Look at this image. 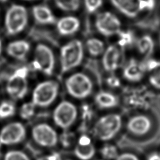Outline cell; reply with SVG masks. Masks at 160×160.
Segmentation results:
<instances>
[{
	"instance_id": "1",
	"label": "cell",
	"mask_w": 160,
	"mask_h": 160,
	"mask_svg": "<svg viewBox=\"0 0 160 160\" xmlns=\"http://www.w3.org/2000/svg\"><path fill=\"white\" fill-rule=\"evenodd\" d=\"M160 127L158 116L151 109L134 111L124 120L125 135L137 143L151 141L158 134Z\"/></svg>"
},
{
	"instance_id": "2",
	"label": "cell",
	"mask_w": 160,
	"mask_h": 160,
	"mask_svg": "<svg viewBox=\"0 0 160 160\" xmlns=\"http://www.w3.org/2000/svg\"><path fill=\"white\" fill-rule=\"evenodd\" d=\"M124 119L119 112H108L100 116L92 128L94 136L98 140L108 142L115 139L124 128Z\"/></svg>"
},
{
	"instance_id": "3",
	"label": "cell",
	"mask_w": 160,
	"mask_h": 160,
	"mask_svg": "<svg viewBox=\"0 0 160 160\" xmlns=\"http://www.w3.org/2000/svg\"><path fill=\"white\" fill-rule=\"evenodd\" d=\"M68 93L77 99H85L93 92L94 82L92 79L84 72H77L70 76L66 81Z\"/></svg>"
},
{
	"instance_id": "4",
	"label": "cell",
	"mask_w": 160,
	"mask_h": 160,
	"mask_svg": "<svg viewBox=\"0 0 160 160\" xmlns=\"http://www.w3.org/2000/svg\"><path fill=\"white\" fill-rule=\"evenodd\" d=\"M83 56L84 48L79 40L74 39L64 45L61 49V72L64 73L79 66Z\"/></svg>"
},
{
	"instance_id": "5",
	"label": "cell",
	"mask_w": 160,
	"mask_h": 160,
	"mask_svg": "<svg viewBox=\"0 0 160 160\" xmlns=\"http://www.w3.org/2000/svg\"><path fill=\"white\" fill-rule=\"evenodd\" d=\"M152 94L142 88H134L123 94L122 102L126 108L133 111L150 109L153 101Z\"/></svg>"
},
{
	"instance_id": "6",
	"label": "cell",
	"mask_w": 160,
	"mask_h": 160,
	"mask_svg": "<svg viewBox=\"0 0 160 160\" xmlns=\"http://www.w3.org/2000/svg\"><path fill=\"white\" fill-rule=\"evenodd\" d=\"M28 12L21 5H12L5 16V28L9 35H15L21 32L28 23Z\"/></svg>"
},
{
	"instance_id": "7",
	"label": "cell",
	"mask_w": 160,
	"mask_h": 160,
	"mask_svg": "<svg viewBox=\"0 0 160 160\" xmlns=\"http://www.w3.org/2000/svg\"><path fill=\"white\" fill-rule=\"evenodd\" d=\"M94 26L97 31L104 37L116 36L122 29L120 18L114 12L105 11L97 14Z\"/></svg>"
},
{
	"instance_id": "8",
	"label": "cell",
	"mask_w": 160,
	"mask_h": 160,
	"mask_svg": "<svg viewBox=\"0 0 160 160\" xmlns=\"http://www.w3.org/2000/svg\"><path fill=\"white\" fill-rule=\"evenodd\" d=\"M59 85L54 81H46L39 83L32 93V102L35 106L46 107L49 106L56 98Z\"/></svg>"
},
{
	"instance_id": "9",
	"label": "cell",
	"mask_w": 160,
	"mask_h": 160,
	"mask_svg": "<svg viewBox=\"0 0 160 160\" xmlns=\"http://www.w3.org/2000/svg\"><path fill=\"white\" fill-rule=\"evenodd\" d=\"M31 136L34 142L41 148H52L58 142L56 131L46 123H39L34 126L31 130Z\"/></svg>"
},
{
	"instance_id": "10",
	"label": "cell",
	"mask_w": 160,
	"mask_h": 160,
	"mask_svg": "<svg viewBox=\"0 0 160 160\" xmlns=\"http://www.w3.org/2000/svg\"><path fill=\"white\" fill-rule=\"evenodd\" d=\"M124 64L123 50L116 44L106 46L101 56V66L105 72L114 73Z\"/></svg>"
},
{
	"instance_id": "11",
	"label": "cell",
	"mask_w": 160,
	"mask_h": 160,
	"mask_svg": "<svg viewBox=\"0 0 160 160\" xmlns=\"http://www.w3.org/2000/svg\"><path fill=\"white\" fill-rule=\"evenodd\" d=\"M78 116L76 107L71 102L64 101L59 103L53 112V120L56 126L66 129L72 125Z\"/></svg>"
},
{
	"instance_id": "12",
	"label": "cell",
	"mask_w": 160,
	"mask_h": 160,
	"mask_svg": "<svg viewBox=\"0 0 160 160\" xmlns=\"http://www.w3.org/2000/svg\"><path fill=\"white\" fill-rule=\"evenodd\" d=\"M32 66L34 69L39 70L48 76L52 74L54 67V56L48 46L43 44L37 45Z\"/></svg>"
},
{
	"instance_id": "13",
	"label": "cell",
	"mask_w": 160,
	"mask_h": 160,
	"mask_svg": "<svg viewBox=\"0 0 160 160\" xmlns=\"http://www.w3.org/2000/svg\"><path fill=\"white\" fill-rule=\"evenodd\" d=\"M26 136V128L19 122L9 123L0 131V144L11 146L23 141Z\"/></svg>"
},
{
	"instance_id": "14",
	"label": "cell",
	"mask_w": 160,
	"mask_h": 160,
	"mask_svg": "<svg viewBox=\"0 0 160 160\" xmlns=\"http://www.w3.org/2000/svg\"><path fill=\"white\" fill-rule=\"evenodd\" d=\"M122 79L131 84L140 82L146 76L144 61L136 58H130L122 66Z\"/></svg>"
},
{
	"instance_id": "15",
	"label": "cell",
	"mask_w": 160,
	"mask_h": 160,
	"mask_svg": "<svg viewBox=\"0 0 160 160\" xmlns=\"http://www.w3.org/2000/svg\"><path fill=\"white\" fill-rule=\"evenodd\" d=\"M96 153V149L91 138L82 133L74 144V154L79 160H91Z\"/></svg>"
},
{
	"instance_id": "16",
	"label": "cell",
	"mask_w": 160,
	"mask_h": 160,
	"mask_svg": "<svg viewBox=\"0 0 160 160\" xmlns=\"http://www.w3.org/2000/svg\"><path fill=\"white\" fill-rule=\"evenodd\" d=\"M112 6L122 16L129 19H134L142 13L141 0H109Z\"/></svg>"
},
{
	"instance_id": "17",
	"label": "cell",
	"mask_w": 160,
	"mask_h": 160,
	"mask_svg": "<svg viewBox=\"0 0 160 160\" xmlns=\"http://www.w3.org/2000/svg\"><path fill=\"white\" fill-rule=\"evenodd\" d=\"M6 91L14 99H19L24 98L28 91L26 78L12 73L8 78Z\"/></svg>"
},
{
	"instance_id": "18",
	"label": "cell",
	"mask_w": 160,
	"mask_h": 160,
	"mask_svg": "<svg viewBox=\"0 0 160 160\" xmlns=\"http://www.w3.org/2000/svg\"><path fill=\"white\" fill-rule=\"evenodd\" d=\"M121 100L118 96L110 90L99 91L94 97L96 106L101 110H112L117 108Z\"/></svg>"
},
{
	"instance_id": "19",
	"label": "cell",
	"mask_w": 160,
	"mask_h": 160,
	"mask_svg": "<svg viewBox=\"0 0 160 160\" xmlns=\"http://www.w3.org/2000/svg\"><path fill=\"white\" fill-rule=\"evenodd\" d=\"M156 42L153 37L148 33H144L137 37L134 46L137 52L144 58H149L155 49Z\"/></svg>"
},
{
	"instance_id": "20",
	"label": "cell",
	"mask_w": 160,
	"mask_h": 160,
	"mask_svg": "<svg viewBox=\"0 0 160 160\" xmlns=\"http://www.w3.org/2000/svg\"><path fill=\"white\" fill-rule=\"evenodd\" d=\"M57 30L62 36L71 35L79 28L80 21L74 16H66L60 19L57 22Z\"/></svg>"
},
{
	"instance_id": "21",
	"label": "cell",
	"mask_w": 160,
	"mask_h": 160,
	"mask_svg": "<svg viewBox=\"0 0 160 160\" xmlns=\"http://www.w3.org/2000/svg\"><path fill=\"white\" fill-rule=\"evenodd\" d=\"M30 49L28 42L24 40L15 41L10 42L7 48V53L17 59H23L26 56Z\"/></svg>"
},
{
	"instance_id": "22",
	"label": "cell",
	"mask_w": 160,
	"mask_h": 160,
	"mask_svg": "<svg viewBox=\"0 0 160 160\" xmlns=\"http://www.w3.org/2000/svg\"><path fill=\"white\" fill-rule=\"evenodd\" d=\"M32 14L36 21L42 24L55 23L56 18L51 11L45 6H36L32 8Z\"/></svg>"
},
{
	"instance_id": "23",
	"label": "cell",
	"mask_w": 160,
	"mask_h": 160,
	"mask_svg": "<svg viewBox=\"0 0 160 160\" xmlns=\"http://www.w3.org/2000/svg\"><path fill=\"white\" fill-rule=\"evenodd\" d=\"M116 44L122 50L134 46L137 36L131 29H121L116 35Z\"/></svg>"
},
{
	"instance_id": "24",
	"label": "cell",
	"mask_w": 160,
	"mask_h": 160,
	"mask_svg": "<svg viewBox=\"0 0 160 160\" xmlns=\"http://www.w3.org/2000/svg\"><path fill=\"white\" fill-rule=\"evenodd\" d=\"M86 48L91 57L98 58L102 56L106 46L101 39L92 37L86 41Z\"/></svg>"
},
{
	"instance_id": "25",
	"label": "cell",
	"mask_w": 160,
	"mask_h": 160,
	"mask_svg": "<svg viewBox=\"0 0 160 160\" xmlns=\"http://www.w3.org/2000/svg\"><path fill=\"white\" fill-rule=\"evenodd\" d=\"M149 87L156 92H160V60L158 64L146 74Z\"/></svg>"
},
{
	"instance_id": "26",
	"label": "cell",
	"mask_w": 160,
	"mask_h": 160,
	"mask_svg": "<svg viewBox=\"0 0 160 160\" xmlns=\"http://www.w3.org/2000/svg\"><path fill=\"white\" fill-rule=\"evenodd\" d=\"M119 152L118 148L109 142H105L99 149V154L104 160H115Z\"/></svg>"
},
{
	"instance_id": "27",
	"label": "cell",
	"mask_w": 160,
	"mask_h": 160,
	"mask_svg": "<svg viewBox=\"0 0 160 160\" xmlns=\"http://www.w3.org/2000/svg\"><path fill=\"white\" fill-rule=\"evenodd\" d=\"M29 34L32 37V38L36 40L46 41L49 42L54 45H56L57 44L56 39L54 38V37L51 34V32L46 30L33 28L31 30Z\"/></svg>"
},
{
	"instance_id": "28",
	"label": "cell",
	"mask_w": 160,
	"mask_h": 160,
	"mask_svg": "<svg viewBox=\"0 0 160 160\" xmlns=\"http://www.w3.org/2000/svg\"><path fill=\"white\" fill-rule=\"evenodd\" d=\"M94 116V112L91 107L85 104L82 106L81 108V118L82 123L79 126V130L82 132L85 133L84 131L87 129L88 124L90 122Z\"/></svg>"
},
{
	"instance_id": "29",
	"label": "cell",
	"mask_w": 160,
	"mask_h": 160,
	"mask_svg": "<svg viewBox=\"0 0 160 160\" xmlns=\"http://www.w3.org/2000/svg\"><path fill=\"white\" fill-rule=\"evenodd\" d=\"M104 84L109 90L114 91L119 89L122 86L121 79L114 73H108L104 78Z\"/></svg>"
},
{
	"instance_id": "30",
	"label": "cell",
	"mask_w": 160,
	"mask_h": 160,
	"mask_svg": "<svg viewBox=\"0 0 160 160\" xmlns=\"http://www.w3.org/2000/svg\"><path fill=\"white\" fill-rule=\"evenodd\" d=\"M57 6L64 11H75L79 8V0H55Z\"/></svg>"
},
{
	"instance_id": "31",
	"label": "cell",
	"mask_w": 160,
	"mask_h": 160,
	"mask_svg": "<svg viewBox=\"0 0 160 160\" xmlns=\"http://www.w3.org/2000/svg\"><path fill=\"white\" fill-rule=\"evenodd\" d=\"M76 138L73 132L70 131L63 132L58 137V142L64 148H70L75 144Z\"/></svg>"
},
{
	"instance_id": "32",
	"label": "cell",
	"mask_w": 160,
	"mask_h": 160,
	"mask_svg": "<svg viewBox=\"0 0 160 160\" xmlns=\"http://www.w3.org/2000/svg\"><path fill=\"white\" fill-rule=\"evenodd\" d=\"M3 160H31L29 155L19 149H11L6 152Z\"/></svg>"
},
{
	"instance_id": "33",
	"label": "cell",
	"mask_w": 160,
	"mask_h": 160,
	"mask_svg": "<svg viewBox=\"0 0 160 160\" xmlns=\"http://www.w3.org/2000/svg\"><path fill=\"white\" fill-rule=\"evenodd\" d=\"M15 112V106L12 102L3 101L0 104V119H6Z\"/></svg>"
},
{
	"instance_id": "34",
	"label": "cell",
	"mask_w": 160,
	"mask_h": 160,
	"mask_svg": "<svg viewBox=\"0 0 160 160\" xmlns=\"http://www.w3.org/2000/svg\"><path fill=\"white\" fill-rule=\"evenodd\" d=\"M35 112V105L32 102L24 103L20 109V116L24 119H29Z\"/></svg>"
},
{
	"instance_id": "35",
	"label": "cell",
	"mask_w": 160,
	"mask_h": 160,
	"mask_svg": "<svg viewBox=\"0 0 160 160\" xmlns=\"http://www.w3.org/2000/svg\"><path fill=\"white\" fill-rule=\"evenodd\" d=\"M84 2L87 12L90 14L98 11L103 4V0H84Z\"/></svg>"
},
{
	"instance_id": "36",
	"label": "cell",
	"mask_w": 160,
	"mask_h": 160,
	"mask_svg": "<svg viewBox=\"0 0 160 160\" xmlns=\"http://www.w3.org/2000/svg\"><path fill=\"white\" fill-rule=\"evenodd\" d=\"M115 160H141L136 153L131 151H123L119 152Z\"/></svg>"
},
{
	"instance_id": "37",
	"label": "cell",
	"mask_w": 160,
	"mask_h": 160,
	"mask_svg": "<svg viewBox=\"0 0 160 160\" xmlns=\"http://www.w3.org/2000/svg\"><path fill=\"white\" fill-rule=\"evenodd\" d=\"M156 5L155 0H141V10L142 12L152 11Z\"/></svg>"
},
{
	"instance_id": "38",
	"label": "cell",
	"mask_w": 160,
	"mask_h": 160,
	"mask_svg": "<svg viewBox=\"0 0 160 160\" xmlns=\"http://www.w3.org/2000/svg\"><path fill=\"white\" fill-rule=\"evenodd\" d=\"M36 160H61L60 156L58 152H52L38 157Z\"/></svg>"
},
{
	"instance_id": "39",
	"label": "cell",
	"mask_w": 160,
	"mask_h": 160,
	"mask_svg": "<svg viewBox=\"0 0 160 160\" xmlns=\"http://www.w3.org/2000/svg\"><path fill=\"white\" fill-rule=\"evenodd\" d=\"M5 63L6 62L4 59H0V81L7 78V77H8L9 78V77L10 76L9 75H8V71L6 70V68L4 66Z\"/></svg>"
},
{
	"instance_id": "40",
	"label": "cell",
	"mask_w": 160,
	"mask_h": 160,
	"mask_svg": "<svg viewBox=\"0 0 160 160\" xmlns=\"http://www.w3.org/2000/svg\"><path fill=\"white\" fill-rule=\"evenodd\" d=\"M146 160H160V151L150 152L146 157Z\"/></svg>"
},
{
	"instance_id": "41",
	"label": "cell",
	"mask_w": 160,
	"mask_h": 160,
	"mask_svg": "<svg viewBox=\"0 0 160 160\" xmlns=\"http://www.w3.org/2000/svg\"><path fill=\"white\" fill-rule=\"evenodd\" d=\"M158 48H159V50H160V32H159V34H158Z\"/></svg>"
},
{
	"instance_id": "42",
	"label": "cell",
	"mask_w": 160,
	"mask_h": 160,
	"mask_svg": "<svg viewBox=\"0 0 160 160\" xmlns=\"http://www.w3.org/2000/svg\"><path fill=\"white\" fill-rule=\"evenodd\" d=\"M2 150H1V144H0V160L2 158Z\"/></svg>"
},
{
	"instance_id": "43",
	"label": "cell",
	"mask_w": 160,
	"mask_h": 160,
	"mask_svg": "<svg viewBox=\"0 0 160 160\" xmlns=\"http://www.w3.org/2000/svg\"><path fill=\"white\" fill-rule=\"evenodd\" d=\"M1 51H2V43H1V41L0 39V54L1 53Z\"/></svg>"
},
{
	"instance_id": "44",
	"label": "cell",
	"mask_w": 160,
	"mask_h": 160,
	"mask_svg": "<svg viewBox=\"0 0 160 160\" xmlns=\"http://www.w3.org/2000/svg\"><path fill=\"white\" fill-rule=\"evenodd\" d=\"M7 0H0V2H6Z\"/></svg>"
},
{
	"instance_id": "45",
	"label": "cell",
	"mask_w": 160,
	"mask_h": 160,
	"mask_svg": "<svg viewBox=\"0 0 160 160\" xmlns=\"http://www.w3.org/2000/svg\"><path fill=\"white\" fill-rule=\"evenodd\" d=\"M64 160H71V159H64Z\"/></svg>"
},
{
	"instance_id": "46",
	"label": "cell",
	"mask_w": 160,
	"mask_h": 160,
	"mask_svg": "<svg viewBox=\"0 0 160 160\" xmlns=\"http://www.w3.org/2000/svg\"><path fill=\"white\" fill-rule=\"evenodd\" d=\"M98 160H104V159H98Z\"/></svg>"
}]
</instances>
